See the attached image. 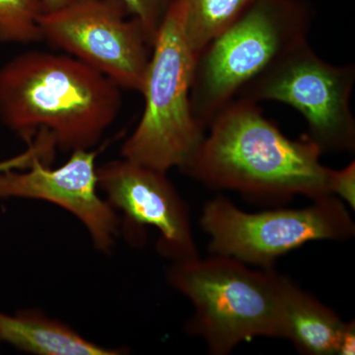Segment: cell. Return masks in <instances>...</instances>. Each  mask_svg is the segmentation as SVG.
<instances>
[{"label":"cell","mask_w":355,"mask_h":355,"mask_svg":"<svg viewBox=\"0 0 355 355\" xmlns=\"http://www.w3.org/2000/svg\"><path fill=\"white\" fill-rule=\"evenodd\" d=\"M200 225L209 235V253L261 268H273L279 257L305 243L345 241L355 232L345 203L335 196L314 200L304 209L259 214L242 211L221 196L205 205Z\"/></svg>","instance_id":"obj_6"},{"label":"cell","mask_w":355,"mask_h":355,"mask_svg":"<svg viewBox=\"0 0 355 355\" xmlns=\"http://www.w3.org/2000/svg\"><path fill=\"white\" fill-rule=\"evenodd\" d=\"M98 188L113 209L121 210L128 226L157 229V251L173 261L198 257L188 205L167 173L123 158L97 167Z\"/></svg>","instance_id":"obj_9"},{"label":"cell","mask_w":355,"mask_h":355,"mask_svg":"<svg viewBox=\"0 0 355 355\" xmlns=\"http://www.w3.org/2000/svg\"><path fill=\"white\" fill-rule=\"evenodd\" d=\"M170 284L190 299L195 313L188 331L210 354H230L256 336L286 338L284 284L273 268L252 270L230 257L214 254L174 261Z\"/></svg>","instance_id":"obj_3"},{"label":"cell","mask_w":355,"mask_h":355,"mask_svg":"<svg viewBox=\"0 0 355 355\" xmlns=\"http://www.w3.org/2000/svg\"><path fill=\"white\" fill-rule=\"evenodd\" d=\"M207 130L209 135L181 168L207 188L236 191L270 205L295 196L313 202L331 196L319 147L307 137L288 139L257 103L236 98Z\"/></svg>","instance_id":"obj_1"},{"label":"cell","mask_w":355,"mask_h":355,"mask_svg":"<svg viewBox=\"0 0 355 355\" xmlns=\"http://www.w3.org/2000/svg\"><path fill=\"white\" fill-rule=\"evenodd\" d=\"M72 0H41L44 12H51V11L58 10L67 4Z\"/></svg>","instance_id":"obj_19"},{"label":"cell","mask_w":355,"mask_h":355,"mask_svg":"<svg viewBox=\"0 0 355 355\" xmlns=\"http://www.w3.org/2000/svg\"><path fill=\"white\" fill-rule=\"evenodd\" d=\"M184 7V35L191 51H200L256 0H179Z\"/></svg>","instance_id":"obj_13"},{"label":"cell","mask_w":355,"mask_h":355,"mask_svg":"<svg viewBox=\"0 0 355 355\" xmlns=\"http://www.w3.org/2000/svg\"><path fill=\"white\" fill-rule=\"evenodd\" d=\"M41 0H0V42L32 44L42 41Z\"/></svg>","instance_id":"obj_14"},{"label":"cell","mask_w":355,"mask_h":355,"mask_svg":"<svg viewBox=\"0 0 355 355\" xmlns=\"http://www.w3.org/2000/svg\"><path fill=\"white\" fill-rule=\"evenodd\" d=\"M98 151L78 149L51 169L38 160L25 170L0 172V198H31L60 205L76 216L90 233L98 250L109 252L118 234V216L97 193Z\"/></svg>","instance_id":"obj_10"},{"label":"cell","mask_w":355,"mask_h":355,"mask_svg":"<svg viewBox=\"0 0 355 355\" xmlns=\"http://www.w3.org/2000/svg\"><path fill=\"white\" fill-rule=\"evenodd\" d=\"M50 137V135L44 132L37 135L31 144H28V149L25 153L0 162V172L28 169L38 160L50 163L57 148L55 142Z\"/></svg>","instance_id":"obj_16"},{"label":"cell","mask_w":355,"mask_h":355,"mask_svg":"<svg viewBox=\"0 0 355 355\" xmlns=\"http://www.w3.org/2000/svg\"><path fill=\"white\" fill-rule=\"evenodd\" d=\"M184 7L173 0L156 34L140 93L144 110L121 147L128 160L168 173L190 160L205 137L191 111L197 55L184 35Z\"/></svg>","instance_id":"obj_5"},{"label":"cell","mask_w":355,"mask_h":355,"mask_svg":"<svg viewBox=\"0 0 355 355\" xmlns=\"http://www.w3.org/2000/svg\"><path fill=\"white\" fill-rule=\"evenodd\" d=\"M354 64L336 65L315 53L308 41L287 51L243 89L237 98L284 103L302 114L308 139L322 153H354L352 95Z\"/></svg>","instance_id":"obj_7"},{"label":"cell","mask_w":355,"mask_h":355,"mask_svg":"<svg viewBox=\"0 0 355 355\" xmlns=\"http://www.w3.org/2000/svg\"><path fill=\"white\" fill-rule=\"evenodd\" d=\"M0 342L39 355H114L120 350L106 349L85 340L60 322L36 312L7 315L0 312Z\"/></svg>","instance_id":"obj_12"},{"label":"cell","mask_w":355,"mask_h":355,"mask_svg":"<svg viewBox=\"0 0 355 355\" xmlns=\"http://www.w3.org/2000/svg\"><path fill=\"white\" fill-rule=\"evenodd\" d=\"M125 6L128 13L144 26L151 41L156 34L173 0H119Z\"/></svg>","instance_id":"obj_15"},{"label":"cell","mask_w":355,"mask_h":355,"mask_svg":"<svg viewBox=\"0 0 355 355\" xmlns=\"http://www.w3.org/2000/svg\"><path fill=\"white\" fill-rule=\"evenodd\" d=\"M121 105L116 84L67 53L28 51L0 69V121L28 144L44 132L60 150L92 149Z\"/></svg>","instance_id":"obj_2"},{"label":"cell","mask_w":355,"mask_h":355,"mask_svg":"<svg viewBox=\"0 0 355 355\" xmlns=\"http://www.w3.org/2000/svg\"><path fill=\"white\" fill-rule=\"evenodd\" d=\"M286 338L305 355H336L345 322L286 277L284 284Z\"/></svg>","instance_id":"obj_11"},{"label":"cell","mask_w":355,"mask_h":355,"mask_svg":"<svg viewBox=\"0 0 355 355\" xmlns=\"http://www.w3.org/2000/svg\"><path fill=\"white\" fill-rule=\"evenodd\" d=\"M42 37L121 89L140 92L153 41L119 0H72L44 12Z\"/></svg>","instance_id":"obj_8"},{"label":"cell","mask_w":355,"mask_h":355,"mask_svg":"<svg viewBox=\"0 0 355 355\" xmlns=\"http://www.w3.org/2000/svg\"><path fill=\"white\" fill-rule=\"evenodd\" d=\"M328 187L331 196L347 203L350 209H355V162L340 170L329 168Z\"/></svg>","instance_id":"obj_17"},{"label":"cell","mask_w":355,"mask_h":355,"mask_svg":"<svg viewBox=\"0 0 355 355\" xmlns=\"http://www.w3.org/2000/svg\"><path fill=\"white\" fill-rule=\"evenodd\" d=\"M355 350V323L354 321L345 322L340 340H338L336 355H354Z\"/></svg>","instance_id":"obj_18"},{"label":"cell","mask_w":355,"mask_h":355,"mask_svg":"<svg viewBox=\"0 0 355 355\" xmlns=\"http://www.w3.org/2000/svg\"><path fill=\"white\" fill-rule=\"evenodd\" d=\"M314 9L306 0H256L198 53L191 104L207 130L219 112L287 51L308 41Z\"/></svg>","instance_id":"obj_4"}]
</instances>
